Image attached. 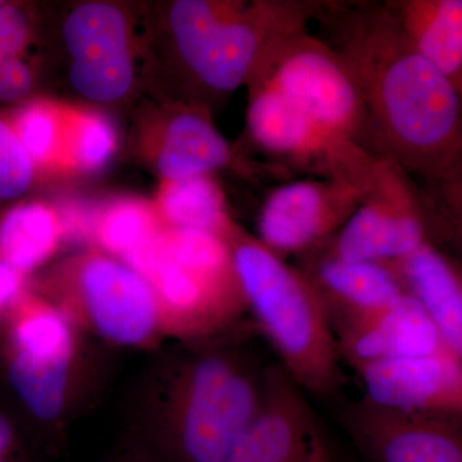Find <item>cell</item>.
<instances>
[{"label":"cell","instance_id":"1","mask_svg":"<svg viewBox=\"0 0 462 462\" xmlns=\"http://www.w3.org/2000/svg\"><path fill=\"white\" fill-rule=\"evenodd\" d=\"M333 50L363 98L378 158L437 180L461 169V90L412 47L385 5L330 9Z\"/></svg>","mask_w":462,"mask_h":462},{"label":"cell","instance_id":"2","mask_svg":"<svg viewBox=\"0 0 462 462\" xmlns=\"http://www.w3.org/2000/svg\"><path fill=\"white\" fill-rule=\"evenodd\" d=\"M243 334L156 349L127 398L123 442L152 462H224L256 412L267 367Z\"/></svg>","mask_w":462,"mask_h":462},{"label":"cell","instance_id":"3","mask_svg":"<svg viewBox=\"0 0 462 462\" xmlns=\"http://www.w3.org/2000/svg\"><path fill=\"white\" fill-rule=\"evenodd\" d=\"M102 346L30 288L0 321V391L42 455L63 451L75 422L102 394Z\"/></svg>","mask_w":462,"mask_h":462},{"label":"cell","instance_id":"4","mask_svg":"<svg viewBox=\"0 0 462 462\" xmlns=\"http://www.w3.org/2000/svg\"><path fill=\"white\" fill-rule=\"evenodd\" d=\"M248 312L269 340L279 365L298 387L319 396L345 383L327 309L305 273L234 224L227 234Z\"/></svg>","mask_w":462,"mask_h":462},{"label":"cell","instance_id":"5","mask_svg":"<svg viewBox=\"0 0 462 462\" xmlns=\"http://www.w3.org/2000/svg\"><path fill=\"white\" fill-rule=\"evenodd\" d=\"M134 270L153 289L167 340L225 336L247 315L229 243L214 233L163 229Z\"/></svg>","mask_w":462,"mask_h":462},{"label":"cell","instance_id":"6","mask_svg":"<svg viewBox=\"0 0 462 462\" xmlns=\"http://www.w3.org/2000/svg\"><path fill=\"white\" fill-rule=\"evenodd\" d=\"M309 7L285 3L175 0L163 5L160 29L181 71L216 96L248 84L273 39L302 30Z\"/></svg>","mask_w":462,"mask_h":462},{"label":"cell","instance_id":"7","mask_svg":"<svg viewBox=\"0 0 462 462\" xmlns=\"http://www.w3.org/2000/svg\"><path fill=\"white\" fill-rule=\"evenodd\" d=\"M29 288L100 346L156 351L166 340L147 279L98 248L50 263Z\"/></svg>","mask_w":462,"mask_h":462},{"label":"cell","instance_id":"8","mask_svg":"<svg viewBox=\"0 0 462 462\" xmlns=\"http://www.w3.org/2000/svg\"><path fill=\"white\" fill-rule=\"evenodd\" d=\"M247 85L279 91L331 138L365 151L366 114L354 75L329 44L303 29L273 39Z\"/></svg>","mask_w":462,"mask_h":462},{"label":"cell","instance_id":"9","mask_svg":"<svg viewBox=\"0 0 462 462\" xmlns=\"http://www.w3.org/2000/svg\"><path fill=\"white\" fill-rule=\"evenodd\" d=\"M132 12L114 2L78 3L60 20L69 88L85 102L115 107L135 96L141 78Z\"/></svg>","mask_w":462,"mask_h":462},{"label":"cell","instance_id":"10","mask_svg":"<svg viewBox=\"0 0 462 462\" xmlns=\"http://www.w3.org/2000/svg\"><path fill=\"white\" fill-rule=\"evenodd\" d=\"M427 230L420 203L407 184L404 170L376 158L366 193L327 254L351 263H392L427 243Z\"/></svg>","mask_w":462,"mask_h":462},{"label":"cell","instance_id":"11","mask_svg":"<svg viewBox=\"0 0 462 462\" xmlns=\"http://www.w3.org/2000/svg\"><path fill=\"white\" fill-rule=\"evenodd\" d=\"M369 185L340 178L282 185L264 200L256 238L282 258L310 251L345 225Z\"/></svg>","mask_w":462,"mask_h":462},{"label":"cell","instance_id":"12","mask_svg":"<svg viewBox=\"0 0 462 462\" xmlns=\"http://www.w3.org/2000/svg\"><path fill=\"white\" fill-rule=\"evenodd\" d=\"M343 420L373 462H462L461 416L401 411L364 397L346 407Z\"/></svg>","mask_w":462,"mask_h":462},{"label":"cell","instance_id":"13","mask_svg":"<svg viewBox=\"0 0 462 462\" xmlns=\"http://www.w3.org/2000/svg\"><path fill=\"white\" fill-rule=\"evenodd\" d=\"M134 141L161 181L212 175L234 158L229 143L208 115L190 103L152 107L138 124Z\"/></svg>","mask_w":462,"mask_h":462},{"label":"cell","instance_id":"14","mask_svg":"<svg viewBox=\"0 0 462 462\" xmlns=\"http://www.w3.org/2000/svg\"><path fill=\"white\" fill-rule=\"evenodd\" d=\"M319 437L303 389L270 365L256 412L224 462H309Z\"/></svg>","mask_w":462,"mask_h":462},{"label":"cell","instance_id":"15","mask_svg":"<svg viewBox=\"0 0 462 462\" xmlns=\"http://www.w3.org/2000/svg\"><path fill=\"white\" fill-rule=\"evenodd\" d=\"M365 398L388 409L462 416V358L449 351L356 367Z\"/></svg>","mask_w":462,"mask_h":462},{"label":"cell","instance_id":"16","mask_svg":"<svg viewBox=\"0 0 462 462\" xmlns=\"http://www.w3.org/2000/svg\"><path fill=\"white\" fill-rule=\"evenodd\" d=\"M330 324L340 358L354 369L388 358L449 351L430 316L406 293L382 309Z\"/></svg>","mask_w":462,"mask_h":462},{"label":"cell","instance_id":"17","mask_svg":"<svg viewBox=\"0 0 462 462\" xmlns=\"http://www.w3.org/2000/svg\"><path fill=\"white\" fill-rule=\"evenodd\" d=\"M384 263L404 293L430 316L447 348L462 358V284L455 264L428 242L400 260Z\"/></svg>","mask_w":462,"mask_h":462},{"label":"cell","instance_id":"18","mask_svg":"<svg viewBox=\"0 0 462 462\" xmlns=\"http://www.w3.org/2000/svg\"><path fill=\"white\" fill-rule=\"evenodd\" d=\"M320 296L330 322L382 309L404 291L387 263H351L325 254L305 273Z\"/></svg>","mask_w":462,"mask_h":462},{"label":"cell","instance_id":"19","mask_svg":"<svg viewBox=\"0 0 462 462\" xmlns=\"http://www.w3.org/2000/svg\"><path fill=\"white\" fill-rule=\"evenodd\" d=\"M69 236L65 218L48 203L21 199L0 206V263L32 278Z\"/></svg>","mask_w":462,"mask_h":462},{"label":"cell","instance_id":"20","mask_svg":"<svg viewBox=\"0 0 462 462\" xmlns=\"http://www.w3.org/2000/svg\"><path fill=\"white\" fill-rule=\"evenodd\" d=\"M385 7L412 47L462 91L461 0H402Z\"/></svg>","mask_w":462,"mask_h":462},{"label":"cell","instance_id":"21","mask_svg":"<svg viewBox=\"0 0 462 462\" xmlns=\"http://www.w3.org/2000/svg\"><path fill=\"white\" fill-rule=\"evenodd\" d=\"M152 203L165 229L208 231L226 239L236 224L227 215L223 190L212 175L161 181Z\"/></svg>","mask_w":462,"mask_h":462},{"label":"cell","instance_id":"22","mask_svg":"<svg viewBox=\"0 0 462 462\" xmlns=\"http://www.w3.org/2000/svg\"><path fill=\"white\" fill-rule=\"evenodd\" d=\"M162 229L153 203L139 199H116L100 208L88 223L90 247L98 248L130 267L153 245Z\"/></svg>","mask_w":462,"mask_h":462},{"label":"cell","instance_id":"23","mask_svg":"<svg viewBox=\"0 0 462 462\" xmlns=\"http://www.w3.org/2000/svg\"><path fill=\"white\" fill-rule=\"evenodd\" d=\"M36 172L65 171V105L32 98L3 111Z\"/></svg>","mask_w":462,"mask_h":462},{"label":"cell","instance_id":"24","mask_svg":"<svg viewBox=\"0 0 462 462\" xmlns=\"http://www.w3.org/2000/svg\"><path fill=\"white\" fill-rule=\"evenodd\" d=\"M118 148L115 124L99 109L65 105V171L96 173L114 160Z\"/></svg>","mask_w":462,"mask_h":462},{"label":"cell","instance_id":"25","mask_svg":"<svg viewBox=\"0 0 462 462\" xmlns=\"http://www.w3.org/2000/svg\"><path fill=\"white\" fill-rule=\"evenodd\" d=\"M36 179L35 166L0 111V206L25 199Z\"/></svg>","mask_w":462,"mask_h":462},{"label":"cell","instance_id":"26","mask_svg":"<svg viewBox=\"0 0 462 462\" xmlns=\"http://www.w3.org/2000/svg\"><path fill=\"white\" fill-rule=\"evenodd\" d=\"M38 36L32 8L0 0V57H30Z\"/></svg>","mask_w":462,"mask_h":462},{"label":"cell","instance_id":"27","mask_svg":"<svg viewBox=\"0 0 462 462\" xmlns=\"http://www.w3.org/2000/svg\"><path fill=\"white\" fill-rule=\"evenodd\" d=\"M32 431L0 391V462H42Z\"/></svg>","mask_w":462,"mask_h":462},{"label":"cell","instance_id":"28","mask_svg":"<svg viewBox=\"0 0 462 462\" xmlns=\"http://www.w3.org/2000/svg\"><path fill=\"white\" fill-rule=\"evenodd\" d=\"M38 72L32 57H0V106L14 107L33 98Z\"/></svg>","mask_w":462,"mask_h":462},{"label":"cell","instance_id":"29","mask_svg":"<svg viewBox=\"0 0 462 462\" xmlns=\"http://www.w3.org/2000/svg\"><path fill=\"white\" fill-rule=\"evenodd\" d=\"M109 462H152L148 457H145L144 455L141 454L138 449L134 448V447L127 445V443H121V446L118 447L117 451L114 455V457L111 458Z\"/></svg>","mask_w":462,"mask_h":462},{"label":"cell","instance_id":"30","mask_svg":"<svg viewBox=\"0 0 462 462\" xmlns=\"http://www.w3.org/2000/svg\"><path fill=\"white\" fill-rule=\"evenodd\" d=\"M309 462H329V452H328L327 446H325L321 436L319 437L318 442H316L314 451H312Z\"/></svg>","mask_w":462,"mask_h":462}]
</instances>
